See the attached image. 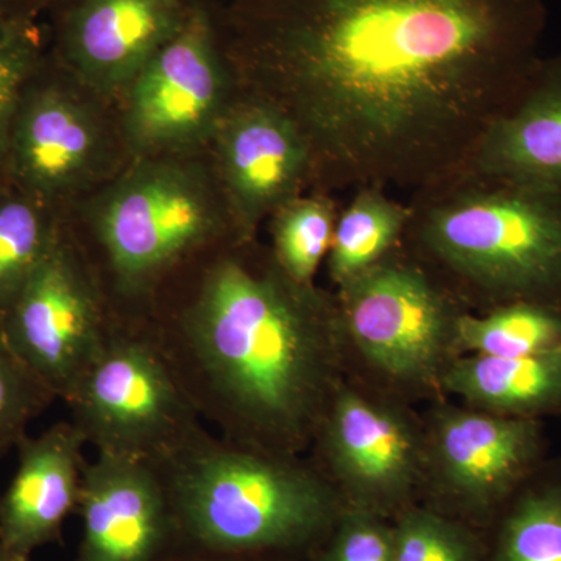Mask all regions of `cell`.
Wrapping results in <instances>:
<instances>
[{
    "label": "cell",
    "instance_id": "1",
    "mask_svg": "<svg viewBox=\"0 0 561 561\" xmlns=\"http://www.w3.org/2000/svg\"><path fill=\"white\" fill-rule=\"evenodd\" d=\"M232 79L289 116L328 186L430 184L470 164L537 69L541 0L214 3Z\"/></svg>",
    "mask_w": 561,
    "mask_h": 561
},
{
    "label": "cell",
    "instance_id": "2",
    "mask_svg": "<svg viewBox=\"0 0 561 561\" xmlns=\"http://www.w3.org/2000/svg\"><path fill=\"white\" fill-rule=\"evenodd\" d=\"M231 239L190 261L138 327L206 426L227 440L306 456L346 376L335 291L291 279L272 251Z\"/></svg>",
    "mask_w": 561,
    "mask_h": 561
},
{
    "label": "cell",
    "instance_id": "3",
    "mask_svg": "<svg viewBox=\"0 0 561 561\" xmlns=\"http://www.w3.org/2000/svg\"><path fill=\"white\" fill-rule=\"evenodd\" d=\"M151 465L171 511V561H308L345 508L308 457L208 426Z\"/></svg>",
    "mask_w": 561,
    "mask_h": 561
},
{
    "label": "cell",
    "instance_id": "4",
    "mask_svg": "<svg viewBox=\"0 0 561 561\" xmlns=\"http://www.w3.org/2000/svg\"><path fill=\"white\" fill-rule=\"evenodd\" d=\"M491 183L427 210L413 256L470 312L561 305V197Z\"/></svg>",
    "mask_w": 561,
    "mask_h": 561
},
{
    "label": "cell",
    "instance_id": "5",
    "mask_svg": "<svg viewBox=\"0 0 561 561\" xmlns=\"http://www.w3.org/2000/svg\"><path fill=\"white\" fill-rule=\"evenodd\" d=\"M208 173L173 157L139 158L91 213L98 273L114 316L138 319L162 284L227 236Z\"/></svg>",
    "mask_w": 561,
    "mask_h": 561
},
{
    "label": "cell",
    "instance_id": "6",
    "mask_svg": "<svg viewBox=\"0 0 561 561\" xmlns=\"http://www.w3.org/2000/svg\"><path fill=\"white\" fill-rule=\"evenodd\" d=\"M334 291L346 376L415 408L445 398L467 309L413 254L400 247Z\"/></svg>",
    "mask_w": 561,
    "mask_h": 561
},
{
    "label": "cell",
    "instance_id": "7",
    "mask_svg": "<svg viewBox=\"0 0 561 561\" xmlns=\"http://www.w3.org/2000/svg\"><path fill=\"white\" fill-rule=\"evenodd\" d=\"M98 454L157 463L205 423L150 339L117 319L101 356L66 401Z\"/></svg>",
    "mask_w": 561,
    "mask_h": 561
},
{
    "label": "cell",
    "instance_id": "8",
    "mask_svg": "<svg viewBox=\"0 0 561 561\" xmlns=\"http://www.w3.org/2000/svg\"><path fill=\"white\" fill-rule=\"evenodd\" d=\"M421 419L420 504L483 531L545 463L542 421L494 415L446 397L430 402Z\"/></svg>",
    "mask_w": 561,
    "mask_h": 561
},
{
    "label": "cell",
    "instance_id": "9",
    "mask_svg": "<svg viewBox=\"0 0 561 561\" xmlns=\"http://www.w3.org/2000/svg\"><path fill=\"white\" fill-rule=\"evenodd\" d=\"M306 457L337 491L345 507L393 522L420 501L421 412L345 376Z\"/></svg>",
    "mask_w": 561,
    "mask_h": 561
},
{
    "label": "cell",
    "instance_id": "10",
    "mask_svg": "<svg viewBox=\"0 0 561 561\" xmlns=\"http://www.w3.org/2000/svg\"><path fill=\"white\" fill-rule=\"evenodd\" d=\"M116 323L108 295L79 242L62 231L0 317V335L55 394L68 401Z\"/></svg>",
    "mask_w": 561,
    "mask_h": 561
},
{
    "label": "cell",
    "instance_id": "11",
    "mask_svg": "<svg viewBox=\"0 0 561 561\" xmlns=\"http://www.w3.org/2000/svg\"><path fill=\"white\" fill-rule=\"evenodd\" d=\"M231 83L213 2L202 0L125 88L128 146L139 158L173 157L214 138L232 103Z\"/></svg>",
    "mask_w": 561,
    "mask_h": 561
},
{
    "label": "cell",
    "instance_id": "12",
    "mask_svg": "<svg viewBox=\"0 0 561 561\" xmlns=\"http://www.w3.org/2000/svg\"><path fill=\"white\" fill-rule=\"evenodd\" d=\"M47 57L22 95L11 125L3 181L57 210L99 172L106 136L98 113Z\"/></svg>",
    "mask_w": 561,
    "mask_h": 561
},
{
    "label": "cell",
    "instance_id": "13",
    "mask_svg": "<svg viewBox=\"0 0 561 561\" xmlns=\"http://www.w3.org/2000/svg\"><path fill=\"white\" fill-rule=\"evenodd\" d=\"M202 0H62L50 57L99 94L125 91Z\"/></svg>",
    "mask_w": 561,
    "mask_h": 561
},
{
    "label": "cell",
    "instance_id": "14",
    "mask_svg": "<svg viewBox=\"0 0 561 561\" xmlns=\"http://www.w3.org/2000/svg\"><path fill=\"white\" fill-rule=\"evenodd\" d=\"M213 139L232 236L253 241L260 221L298 197L311 176L308 142L283 111L251 98L232 101Z\"/></svg>",
    "mask_w": 561,
    "mask_h": 561
},
{
    "label": "cell",
    "instance_id": "15",
    "mask_svg": "<svg viewBox=\"0 0 561 561\" xmlns=\"http://www.w3.org/2000/svg\"><path fill=\"white\" fill-rule=\"evenodd\" d=\"M76 561H171L172 519L157 468L98 454L81 481Z\"/></svg>",
    "mask_w": 561,
    "mask_h": 561
},
{
    "label": "cell",
    "instance_id": "16",
    "mask_svg": "<svg viewBox=\"0 0 561 561\" xmlns=\"http://www.w3.org/2000/svg\"><path fill=\"white\" fill-rule=\"evenodd\" d=\"M83 435L70 421H58L16 446L18 468L0 496V546L16 556L62 542V529L79 508L83 481Z\"/></svg>",
    "mask_w": 561,
    "mask_h": 561
},
{
    "label": "cell",
    "instance_id": "17",
    "mask_svg": "<svg viewBox=\"0 0 561 561\" xmlns=\"http://www.w3.org/2000/svg\"><path fill=\"white\" fill-rule=\"evenodd\" d=\"M500 114L468 168L483 179L561 197V60Z\"/></svg>",
    "mask_w": 561,
    "mask_h": 561
},
{
    "label": "cell",
    "instance_id": "18",
    "mask_svg": "<svg viewBox=\"0 0 561 561\" xmlns=\"http://www.w3.org/2000/svg\"><path fill=\"white\" fill-rule=\"evenodd\" d=\"M443 394L511 419L561 416V351L530 357L463 354L446 371Z\"/></svg>",
    "mask_w": 561,
    "mask_h": 561
},
{
    "label": "cell",
    "instance_id": "19",
    "mask_svg": "<svg viewBox=\"0 0 561 561\" xmlns=\"http://www.w3.org/2000/svg\"><path fill=\"white\" fill-rule=\"evenodd\" d=\"M486 561H561V467L542 463L494 516Z\"/></svg>",
    "mask_w": 561,
    "mask_h": 561
},
{
    "label": "cell",
    "instance_id": "20",
    "mask_svg": "<svg viewBox=\"0 0 561 561\" xmlns=\"http://www.w3.org/2000/svg\"><path fill=\"white\" fill-rule=\"evenodd\" d=\"M409 221L411 213L390 201L381 187H362L335 221L327 257L334 289L400 249Z\"/></svg>",
    "mask_w": 561,
    "mask_h": 561
},
{
    "label": "cell",
    "instance_id": "21",
    "mask_svg": "<svg viewBox=\"0 0 561 561\" xmlns=\"http://www.w3.org/2000/svg\"><path fill=\"white\" fill-rule=\"evenodd\" d=\"M463 354L530 357L561 351V305L516 301L483 312L465 311L459 319Z\"/></svg>",
    "mask_w": 561,
    "mask_h": 561
},
{
    "label": "cell",
    "instance_id": "22",
    "mask_svg": "<svg viewBox=\"0 0 561 561\" xmlns=\"http://www.w3.org/2000/svg\"><path fill=\"white\" fill-rule=\"evenodd\" d=\"M60 214L0 183V317L65 231Z\"/></svg>",
    "mask_w": 561,
    "mask_h": 561
},
{
    "label": "cell",
    "instance_id": "23",
    "mask_svg": "<svg viewBox=\"0 0 561 561\" xmlns=\"http://www.w3.org/2000/svg\"><path fill=\"white\" fill-rule=\"evenodd\" d=\"M334 205L324 197H295L273 214L272 254L291 279L316 283L334 236Z\"/></svg>",
    "mask_w": 561,
    "mask_h": 561
},
{
    "label": "cell",
    "instance_id": "24",
    "mask_svg": "<svg viewBox=\"0 0 561 561\" xmlns=\"http://www.w3.org/2000/svg\"><path fill=\"white\" fill-rule=\"evenodd\" d=\"M47 57L38 18L0 0V183L18 106Z\"/></svg>",
    "mask_w": 561,
    "mask_h": 561
},
{
    "label": "cell",
    "instance_id": "25",
    "mask_svg": "<svg viewBox=\"0 0 561 561\" xmlns=\"http://www.w3.org/2000/svg\"><path fill=\"white\" fill-rule=\"evenodd\" d=\"M393 561H486L485 531L416 504L393 519Z\"/></svg>",
    "mask_w": 561,
    "mask_h": 561
},
{
    "label": "cell",
    "instance_id": "26",
    "mask_svg": "<svg viewBox=\"0 0 561 561\" xmlns=\"http://www.w3.org/2000/svg\"><path fill=\"white\" fill-rule=\"evenodd\" d=\"M57 400L0 335V459L28 435L33 420Z\"/></svg>",
    "mask_w": 561,
    "mask_h": 561
},
{
    "label": "cell",
    "instance_id": "27",
    "mask_svg": "<svg viewBox=\"0 0 561 561\" xmlns=\"http://www.w3.org/2000/svg\"><path fill=\"white\" fill-rule=\"evenodd\" d=\"M393 522L345 507L308 561H393Z\"/></svg>",
    "mask_w": 561,
    "mask_h": 561
},
{
    "label": "cell",
    "instance_id": "28",
    "mask_svg": "<svg viewBox=\"0 0 561 561\" xmlns=\"http://www.w3.org/2000/svg\"><path fill=\"white\" fill-rule=\"evenodd\" d=\"M7 2L16 7V9L25 11V13H31L33 16L38 18L41 11L51 10L62 0H7Z\"/></svg>",
    "mask_w": 561,
    "mask_h": 561
},
{
    "label": "cell",
    "instance_id": "29",
    "mask_svg": "<svg viewBox=\"0 0 561 561\" xmlns=\"http://www.w3.org/2000/svg\"><path fill=\"white\" fill-rule=\"evenodd\" d=\"M0 561H32V559H25V557L16 556V553L7 551L5 548L0 546Z\"/></svg>",
    "mask_w": 561,
    "mask_h": 561
},
{
    "label": "cell",
    "instance_id": "30",
    "mask_svg": "<svg viewBox=\"0 0 561 561\" xmlns=\"http://www.w3.org/2000/svg\"><path fill=\"white\" fill-rule=\"evenodd\" d=\"M210 2H214V3H230V2H234V0H210Z\"/></svg>",
    "mask_w": 561,
    "mask_h": 561
}]
</instances>
